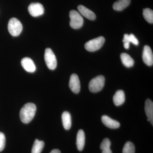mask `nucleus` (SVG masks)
<instances>
[{
    "label": "nucleus",
    "instance_id": "nucleus-1",
    "mask_svg": "<svg viewBox=\"0 0 153 153\" xmlns=\"http://www.w3.org/2000/svg\"><path fill=\"white\" fill-rule=\"evenodd\" d=\"M36 106L34 103L29 102L24 105L20 113V119L25 123L30 122L35 117Z\"/></svg>",
    "mask_w": 153,
    "mask_h": 153
},
{
    "label": "nucleus",
    "instance_id": "nucleus-2",
    "mask_svg": "<svg viewBox=\"0 0 153 153\" xmlns=\"http://www.w3.org/2000/svg\"><path fill=\"white\" fill-rule=\"evenodd\" d=\"M105 81V77L102 75H99L94 77L89 82L88 85L89 90L93 93L100 91L104 87Z\"/></svg>",
    "mask_w": 153,
    "mask_h": 153
},
{
    "label": "nucleus",
    "instance_id": "nucleus-3",
    "mask_svg": "<svg viewBox=\"0 0 153 153\" xmlns=\"http://www.w3.org/2000/svg\"><path fill=\"white\" fill-rule=\"evenodd\" d=\"M8 29L10 34L12 36H19L22 33L23 26L21 22L18 19L12 18L9 21L8 25Z\"/></svg>",
    "mask_w": 153,
    "mask_h": 153
},
{
    "label": "nucleus",
    "instance_id": "nucleus-4",
    "mask_svg": "<svg viewBox=\"0 0 153 153\" xmlns=\"http://www.w3.org/2000/svg\"><path fill=\"white\" fill-rule=\"evenodd\" d=\"M105 41V39L102 36L94 38L85 43V49L89 52H95L103 46Z\"/></svg>",
    "mask_w": 153,
    "mask_h": 153
},
{
    "label": "nucleus",
    "instance_id": "nucleus-5",
    "mask_svg": "<svg viewBox=\"0 0 153 153\" xmlns=\"http://www.w3.org/2000/svg\"><path fill=\"white\" fill-rule=\"evenodd\" d=\"M70 22V25L74 29H78L82 27L83 24V19L80 13L74 10L69 13Z\"/></svg>",
    "mask_w": 153,
    "mask_h": 153
},
{
    "label": "nucleus",
    "instance_id": "nucleus-6",
    "mask_svg": "<svg viewBox=\"0 0 153 153\" xmlns=\"http://www.w3.org/2000/svg\"><path fill=\"white\" fill-rule=\"evenodd\" d=\"M44 59L47 67L51 70H54L57 67V61L56 56L50 48L45 50Z\"/></svg>",
    "mask_w": 153,
    "mask_h": 153
},
{
    "label": "nucleus",
    "instance_id": "nucleus-7",
    "mask_svg": "<svg viewBox=\"0 0 153 153\" xmlns=\"http://www.w3.org/2000/svg\"><path fill=\"white\" fill-rule=\"evenodd\" d=\"M28 11L31 16L36 17L44 14V9L43 5L40 3H32L28 7Z\"/></svg>",
    "mask_w": 153,
    "mask_h": 153
},
{
    "label": "nucleus",
    "instance_id": "nucleus-8",
    "mask_svg": "<svg viewBox=\"0 0 153 153\" xmlns=\"http://www.w3.org/2000/svg\"><path fill=\"white\" fill-rule=\"evenodd\" d=\"M69 86L72 92L74 93H78L80 91V81L78 76L76 74H71L69 80Z\"/></svg>",
    "mask_w": 153,
    "mask_h": 153
},
{
    "label": "nucleus",
    "instance_id": "nucleus-9",
    "mask_svg": "<svg viewBox=\"0 0 153 153\" xmlns=\"http://www.w3.org/2000/svg\"><path fill=\"white\" fill-rule=\"evenodd\" d=\"M143 62L149 66H152L153 64V55L150 47L149 46H145L144 47L143 53Z\"/></svg>",
    "mask_w": 153,
    "mask_h": 153
},
{
    "label": "nucleus",
    "instance_id": "nucleus-10",
    "mask_svg": "<svg viewBox=\"0 0 153 153\" xmlns=\"http://www.w3.org/2000/svg\"><path fill=\"white\" fill-rule=\"evenodd\" d=\"M21 63L24 69L28 72L33 73L36 71V65L31 58L28 57L23 58Z\"/></svg>",
    "mask_w": 153,
    "mask_h": 153
},
{
    "label": "nucleus",
    "instance_id": "nucleus-11",
    "mask_svg": "<svg viewBox=\"0 0 153 153\" xmlns=\"http://www.w3.org/2000/svg\"><path fill=\"white\" fill-rule=\"evenodd\" d=\"M145 111L148 117V121L153 125V102L149 99H148L145 102Z\"/></svg>",
    "mask_w": 153,
    "mask_h": 153
},
{
    "label": "nucleus",
    "instance_id": "nucleus-12",
    "mask_svg": "<svg viewBox=\"0 0 153 153\" xmlns=\"http://www.w3.org/2000/svg\"><path fill=\"white\" fill-rule=\"evenodd\" d=\"M77 9L80 13L87 19L93 21L96 19V16L95 13L84 6L80 5L77 7Z\"/></svg>",
    "mask_w": 153,
    "mask_h": 153
},
{
    "label": "nucleus",
    "instance_id": "nucleus-13",
    "mask_svg": "<svg viewBox=\"0 0 153 153\" xmlns=\"http://www.w3.org/2000/svg\"><path fill=\"white\" fill-rule=\"evenodd\" d=\"M101 120L102 123L109 128H117L120 126L119 122L117 121L114 120L108 116H102L101 117Z\"/></svg>",
    "mask_w": 153,
    "mask_h": 153
},
{
    "label": "nucleus",
    "instance_id": "nucleus-14",
    "mask_svg": "<svg viewBox=\"0 0 153 153\" xmlns=\"http://www.w3.org/2000/svg\"><path fill=\"white\" fill-rule=\"evenodd\" d=\"M85 143V134L82 129L79 130L76 136V145L77 149L82 151L84 149Z\"/></svg>",
    "mask_w": 153,
    "mask_h": 153
},
{
    "label": "nucleus",
    "instance_id": "nucleus-15",
    "mask_svg": "<svg viewBox=\"0 0 153 153\" xmlns=\"http://www.w3.org/2000/svg\"><path fill=\"white\" fill-rule=\"evenodd\" d=\"M125 101V95L123 90H118L113 97V102L116 106H119L123 104Z\"/></svg>",
    "mask_w": 153,
    "mask_h": 153
},
{
    "label": "nucleus",
    "instance_id": "nucleus-16",
    "mask_svg": "<svg viewBox=\"0 0 153 153\" xmlns=\"http://www.w3.org/2000/svg\"><path fill=\"white\" fill-rule=\"evenodd\" d=\"M130 3L131 0H118L114 4L113 8L116 11H122L127 7Z\"/></svg>",
    "mask_w": 153,
    "mask_h": 153
},
{
    "label": "nucleus",
    "instance_id": "nucleus-17",
    "mask_svg": "<svg viewBox=\"0 0 153 153\" xmlns=\"http://www.w3.org/2000/svg\"><path fill=\"white\" fill-rule=\"evenodd\" d=\"M121 59L124 66L129 68L134 66V61L132 58L128 54L123 53L121 54Z\"/></svg>",
    "mask_w": 153,
    "mask_h": 153
},
{
    "label": "nucleus",
    "instance_id": "nucleus-18",
    "mask_svg": "<svg viewBox=\"0 0 153 153\" xmlns=\"http://www.w3.org/2000/svg\"><path fill=\"white\" fill-rule=\"evenodd\" d=\"M62 119L64 128L69 130L71 126V119L70 113L68 111H64L62 114Z\"/></svg>",
    "mask_w": 153,
    "mask_h": 153
},
{
    "label": "nucleus",
    "instance_id": "nucleus-19",
    "mask_svg": "<svg viewBox=\"0 0 153 153\" xmlns=\"http://www.w3.org/2000/svg\"><path fill=\"white\" fill-rule=\"evenodd\" d=\"M44 146V143L43 141L36 139L34 142L32 149V153H41Z\"/></svg>",
    "mask_w": 153,
    "mask_h": 153
},
{
    "label": "nucleus",
    "instance_id": "nucleus-20",
    "mask_svg": "<svg viewBox=\"0 0 153 153\" xmlns=\"http://www.w3.org/2000/svg\"><path fill=\"white\" fill-rule=\"evenodd\" d=\"M111 145V143L109 139H104L100 146V149L102 151V153H112L110 149Z\"/></svg>",
    "mask_w": 153,
    "mask_h": 153
},
{
    "label": "nucleus",
    "instance_id": "nucleus-21",
    "mask_svg": "<svg viewBox=\"0 0 153 153\" xmlns=\"http://www.w3.org/2000/svg\"><path fill=\"white\" fill-rule=\"evenodd\" d=\"M143 16L147 22L150 24L153 23V11L149 8L143 9Z\"/></svg>",
    "mask_w": 153,
    "mask_h": 153
},
{
    "label": "nucleus",
    "instance_id": "nucleus-22",
    "mask_svg": "<svg viewBox=\"0 0 153 153\" xmlns=\"http://www.w3.org/2000/svg\"><path fill=\"white\" fill-rule=\"evenodd\" d=\"M123 41V42H128L129 43L131 42V43H133L134 45H136V46L139 44L138 40H137L136 37L132 34H131L129 35L127 34H125L124 35Z\"/></svg>",
    "mask_w": 153,
    "mask_h": 153
},
{
    "label": "nucleus",
    "instance_id": "nucleus-23",
    "mask_svg": "<svg viewBox=\"0 0 153 153\" xmlns=\"http://www.w3.org/2000/svg\"><path fill=\"white\" fill-rule=\"evenodd\" d=\"M135 146L134 144L131 142L126 143L123 149V153H135Z\"/></svg>",
    "mask_w": 153,
    "mask_h": 153
},
{
    "label": "nucleus",
    "instance_id": "nucleus-24",
    "mask_svg": "<svg viewBox=\"0 0 153 153\" xmlns=\"http://www.w3.org/2000/svg\"><path fill=\"white\" fill-rule=\"evenodd\" d=\"M5 143V136L3 133L0 132V152H1L4 149Z\"/></svg>",
    "mask_w": 153,
    "mask_h": 153
},
{
    "label": "nucleus",
    "instance_id": "nucleus-25",
    "mask_svg": "<svg viewBox=\"0 0 153 153\" xmlns=\"http://www.w3.org/2000/svg\"><path fill=\"white\" fill-rule=\"evenodd\" d=\"M50 153H61L60 150L58 149H53V150L51 151Z\"/></svg>",
    "mask_w": 153,
    "mask_h": 153
}]
</instances>
